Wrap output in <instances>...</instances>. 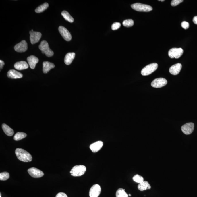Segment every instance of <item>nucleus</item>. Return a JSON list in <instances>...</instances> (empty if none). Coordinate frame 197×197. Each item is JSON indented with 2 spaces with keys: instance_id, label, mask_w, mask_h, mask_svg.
<instances>
[{
  "instance_id": "6e6552de",
  "label": "nucleus",
  "mask_w": 197,
  "mask_h": 197,
  "mask_svg": "<svg viewBox=\"0 0 197 197\" xmlns=\"http://www.w3.org/2000/svg\"><path fill=\"white\" fill-rule=\"evenodd\" d=\"M101 192V186L98 184L94 185L90 188L89 192L90 197H98Z\"/></svg>"
},
{
  "instance_id": "4468645a",
  "label": "nucleus",
  "mask_w": 197,
  "mask_h": 197,
  "mask_svg": "<svg viewBox=\"0 0 197 197\" xmlns=\"http://www.w3.org/2000/svg\"><path fill=\"white\" fill-rule=\"evenodd\" d=\"M103 143L101 141H98L91 144L90 148L93 153H96L98 152L103 146Z\"/></svg>"
},
{
  "instance_id": "7ed1b4c3",
  "label": "nucleus",
  "mask_w": 197,
  "mask_h": 197,
  "mask_svg": "<svg viewBox=\"0 0 197 197\" xmlns=\"http://www.w3.org/2000/svg\"><path fill=\"white\" fill-rule=\"evenodd\" d=\"M86 171V168L84 165H78L73 167L70 173L72 176L79 177L84 175Z\"/></svg>"
},
{
  "instance_id": "dca6fc26",
  "label": "nucleus",
  "mask_w": 197,
  "mask_h": 197,
  "mask_svg": "<svg viewBox=\"0 0 197 197\" xmlns=\"http://www.w3.org/2000/svg\"><path fill=\"white\" fill-rule=\"evenodd\" d=\"M7 76L8 78L11 79H20L22 78L23 75L16 70L11 69L8 72Z\"/></svg>"
},
{
  "instance_id": "f03ea898",
  "label": "nucleus",
  "mask_w": 197,
  "mask_h": 197,
  "mask_svg": "<svg viewBox=\"0 0 197 197\" xmlns=\"http://www.w3.org/2000/svg\"><path fill=\"white\" fill-rule=\"evenodd\" d=\"M39 48L43 54H45L48 57L53 56L54 52L50 49L48 43L47 41H42L39 46Z\"/></svg>"
},
{
  "instance_id": "5701e85b",
  "label": "nucleus",
  "mask_w": 197,
  "mask_h": 197,
  "mask_svg": "<svg viewBox=\"0 0 197 197\" xmlns=\"http://www.w3.org/2000/svg\"><path fill=\"white\" fill-rule=\"evenodd\" d=\"M61 15L66 21H68L70 23L74 22V19L70 15L68 12L66 11H63L61 13Z\"/></svg>"
},
{
  "instance_id": "9b49d317",
  "label": "nucleus",
  "mask_w": 197,
  "mask_h": 197,
  "mask_svg": "<svg viewBox=\"0 0 197 197\" xmlns=\"http://www.w3.org/2000/svg\"><path fill=\"white\" fill-rule=\"evenodd\" d=\"M28 173L32 177L38 178L42 177L44 173L41 170L35 168H31L28 170Z\"/></svg>"
},
{
  "instance_id": "6ab92c4d",
  "label": "nucleus",
  "mask_w": 197,
  "mask_h": 197,
  "mask_svg": "<svg viewBox=\"0 0 197 197\" xmlns=\"http://www.w3.org/2000/svg\"><path fill=\"white\" fill-rule=\"evenodd\" d=\"M55 65L53 63L48 61H45L43 63V72L44 74H47L51 69L54 68Z\"/></svg>"
},
{
  "instance_id": "a878e982",
  "label": "nucleus",
  "mask_w": 197,
  "mask_h": 197,
  "mask_svg": "<svg viewBox=\"0 0 197 197\" xmlns=\"http://www.w3.org/2000/svg\"><path fill=\"white\" fill-rule=\"evenodd\" d=\"M26 134L23 132H18L14 136V139L15 141H18L26 137Z\"/></svg>"
},
{
  "instance_id": "bb28decb",
  "label": "nucleus",
  "mask_w": 197,
  "mask_h": 197,
  "mask_svg": "<svg viewBox=\"0 0 197 197\" xmlns=\"http://www.w3.org/2000/svg\"><path fill=\"white\" fill-rule=\"evenodd\" d=\"M123 25L127 28H129L133 26L134 22L132 19H128L125 20L123 22Z\"/></svg>"
},
{
  "instance_id": "4c0bfd02",
  "label": "nucleus",
  "mask_w": 197,
  "mask_h": 197,
  "mask_svg": "<svg viewBox=\"0 0 197 197\" xmlns=\"http://www.w3.org/2000/svg\"><path fill=\"white\" fill-rule=\"evenodd\" d=\"M32 32H33V31H34L33 30V29H32Z\"/></svg>"
},
{
  "instance_id": "c85d7f7f",
  "label": "nucleus",
  "mask_w": 197,
  "mask_h": 197,
  "mask_svg": "<svg viewBox=\"0 0 197 197\" xmlns=\"http://www.w3.org/2000/svg\"><path fill=\"white\" fill-rule=\"evenodd\" d=\"M9 177H10V175L8 172H3L0 173V180L1 181L7 180Z\"/></svg>"
},
{
  "instance_id": "c756f323",
  "label": "nucleus",
  "mask_w": 197,
  "mask_h": 197,
  "mask_svg": "<svg viewBox=\"0 0 197 197\" xmlns=\"http://www.w3.org/2000/svg\"><path fill=\"white\" fill-rule=\"evenodd\" d=\"M121 26V24L119 22H115L112 25L111 28L113 30H117L119 29Z\"/></svg>"
},
{
  "instance_id": "20e7f679",
  "label": "nucleus",
  "mask_w": 197,
  "mask_h": 197,
  "mask_svg": "<svg viewBox=\"0 0 197 197\" xmlns=\"http://www.w3.org/2000/svg\"><path fill=\"white\" fill-rule=\"evenodd\" d=\"M131 7L136 11L148 12L153 10V8L149 5L140 3L132 4Z\"/></svg>"
},
{
  "instance_id": "473e14b6",
  "label": "nucleus",
  "mask_w": 197,
  "mask_h": 197,
  "mask_svg": "<svg viewBox=\"0 0 197 197\" xmlns=\"http://www.w3.org/2000/svg\"><path fill=\"white\" fill-rule=\"evenodd\" d=\"M56 197H68V196L64 193L60 192L56 195Z\"/></svg>"
},
{
  "instance_id": "a211bd4d",
  "label": "nucleus",
  "mask_w": 197,
  "mask_h": 197,
  "mask_svg": "<svg viewBox=\"0 0 197 197\" xmlns=\"http://www.w3.org/2000/svg\"><path fill=\"white\" fill-rule=\"evenodd\" d=\"M15 68L18 70H22L27 69L29 68V65L26 62L21 61L17 62L14 64Z\"/></svg>"
},
{
  "instance_id": "393cba45",
  "label": "nucleus",
  "mask_w": 197,
  "mask_h": 197,
  "mask_svg": "<svg viewBox=\"0 0 197 197\" xmlns=\"http://www.w3.org/2000/svg\"><path fill=\"white\" fill-rule=\"evenodd\" d=\"M116 197H128V195L125 191V190L122 188L118 189L116 192Z\"/></svg>"
},
{
  "instance_id": "1a4fd4ad",
  "label": "nucleus",
  "mask_w": 197,
  "mask_h": 197,
  "mask_svg": "<svg viewBox=\"0 0 197 197\" xmlns=\"http://www.w3.org/2000/svg\"><path fill=\"white\" fill-rule=\"evenodd\" d=\"M59 31L62 37L65 41H71L72 39L71 35L66 28L63 26H59Z\"/></svg>"
},
{
  "instance_id": "f257e3e1",
  "label": "nucleus",
  "mask_w": 197,
  "mask_h": 197,
  "mask_svg": "<svg viewBox=\"0 0 197 197\" xmlns=\"http://www.w3.org/2000/svg\"><path fill=\"white\" fill-rule=\"evenodd\" d=\"M15 153L18 159L21 161L24 162H29L32 161V156L25 150L17 148L16 150Z\"/></svg>"
},
{
  "instance_id": "ddd939ff",
  "label": "nucleus",
  "mask_w": 197,
  "mask_h": 197,
  "mask_svg": "<svg viewBox=\"0 0 197 197\" xmlns=\"http://www.w3.org/2000/svg\"><path fill=\"white\" fill-rule=\"evenodd\" d=\"M30 41L31 44H34L38 42L41 39L42 34L41 33L39 32H32L30 31Z\"/></svg>"
},
{
  "instance_id": "39448f33",
  "label": "nucleus",
  "mask_w": 197,
  "mask_h": 197,
  "mask_svg": "<svg viewBox=\"0 0 197 197\" xmlns=\"http://www.w3.org/2000/svg\"><path fill=\"white\" fill-rule=\"evenodd\" d=\"M157 64L153 63L146 66L142 70L141 74L143 76H147L150 75L152 73L156 71L158 68Z\"/></svg>"
},
{
  "instance_id": "aec40b11",
  "label": "nucleus",
  "mask_w": 197,
  "mask_h": 197,
  "mask_svg": "<svg viewBox=\"0 0 197 197\" xmlns=\"http://www.w3.org/2000/svg\"><path fill=\"white\" fill-rule=\"evenodd\" d=\"M75 53H69L66 55L64 58V63L67 65H69L72 63L75 59Z\"/></svg>"
},
{
  "instance_id": "0eeeda50",
  "label": "nucleus",
  "mask_w": 197,
  "mask_h": 197,
  "mask_svg": "<svg viewBox=\"0 0 197 197\" xmlns=\"http://www.w3.org/2000/svg\"><path fill=\"white\" fill-rule=\"evenodd\" d=\"M167 82V80L164 78H157L151 83V86L153 87L160 88L166 86Z\"/></svg>"
},
{
  "instance_id": "72a5a7b5",
  "label": "nucleus",
  "mask_w": 197,
  "mask_h": 197,
  "mask_svg": "<svg viewBox=\"0 0 197 197\" xmlns=\"http://www.w3.org/2000/svg\"><path fill=\"white\" fill-rule=\"evenodd\" d=\"M5 65V63L2 60H0V68H1V70L3 68L4 65Z\"/></svg>"
},
{
  "instance_id": "e433bc0d",
  "label": "nucleus",
  "mask_w": 197,
  "mask_h": 197,
  "mask_svg": "<svg viewBox=\"0 0 197 197\" xmlns=\"http://www.w3.org/2000/svg\"><path fill=\"white\" fill-rule=\"evenodd\" d=\"M129 196H131V195L130 194H129Z\"/></svg>"
},
{
  "instance_id": "f8f14e48",
  "label": "nucleus",
  "mask_w": 197,
  "mask_h": 197,
  "mask_svg": "<svg viewBox=\"0 0 197 197\" xmlns=\"http://www.w3.org/2000/svg\"><path fill=\"white\" fill-rule=\"evenodd\" d=\"M194 124L192 122L188 123L181 127L182 132L185 134L190 135L194 131Z\"/></svg>"
},
{
  "instance_id": "f704fd0d",
  "label": "nucleus",
  "mask_w": 197,
  "mask_h": 197,
  "mask_svg": "<svg viewBox=\"0 0 197 197\" xmlns=\"http://www.w3.org/2000/svg\"><path fill=\"white\" fill-rule=\"evenodd\" d=\"M193 21L194 24H195L196 25H197V16H195L194 17L193 19Z\"/></svg>"
},
{
  "instance_id": "58836bf2",
  "label": "nucleus",
  "mask_w": 197,
  "mask_h": 197,
  "mask_svg": "<svg viewBox=\"0 0 197 197\" xmlns=\"http://www.w3.org/2000/svg\"><path fill=\"white\" fill-rule=\"evenodd\" d=\"M0 196H1V195H0Z\"/></svg>"
},
{
  "instance_id": "9d476101",
  "label": "nucleus",
  "mask_w": 197,
  "mask_h": 197,
  "mask_svg": "<svg viewBox=\"0 0 197 197\" xmlns=\"http://www.w3.org/2000/svg\"><path fill=\"white\" fill-rule=\"evenodd\" d=\"M28 48V44L26 41L23 40L16 44L14 47L15 50L18 52L22 53L26 52Z\"/></svg>"
},
{
  "instance_id": "b1692460",
  "label": "nucleus",
  "mask_w": 197,
  "mask_h": 197,
  "mask_svg": "<svg viewBox=\"0 0 197 197\" xmlns=\"http://www.w3.org/2000/svg\"><path fill=\"white\" fill-rule=\"evenodd\" d=\"M49 4L48 3H45L43 5H40L35 10L36 13H40L44 11L48 7Z\"/></svg>"
},
{
  "instance_id": "f3484780",
  "label": "nucleus",
  "mask_w": 197,
  "mask_h": 197,
  "mask_svg": "<svg viewBox=\"0 0 197 197\" xmlns=\"http://www.w3.org/2000/svg\"><path fill=\"white\" fill-rule=\"evenodd\" d=\"M182 68V65L178 63L171 66L169 69V71L173 75H176L180 73Z\"/></svg>"
},
{
  "instance_id": "2eb2a0df",
  "label": "nucleus",
  "mask_w": 197,
  "mask_h": 197,
  "mask_svg": "<svg viewBox=\"0 0 197 197\" xmlns=\"http://www.w3.org/2000/svg\"><path fill=\"white\" fill-rule=\"evenodd\" d=\"M27 61L30 68L32 69H34L36 64L38 63L39 59L36 57L31 56L27 58Z\"/></svg>"
},
{
  "instance_id": "7c9ffc66",
  "label": "nucleus",
  "mask_w": 197,
  "mask_h": 197,
  "mask_svg": "<svg viewBox=\"0 0 197 197\" xmlns=\"http://www.w3.org/2000/svg\"><path fill=\"white\" fill-rule=\"evenodd\" d=\"M183 2V0H173L171 1V5L172 6H176Z\"/></svg>"
},
{
  "instance_id": "412c9836",
  "label": "nucleus",
  "mask_w": 197,
  "mask_h": 197,
  "mask_svg": "<svg viewBox=\"0 0 197 197\" xmlns=\"http://www.w3.org/2000/svg\"><path fill=\"white\" fill-rule=\"evenodd\" d=\"M3 130L7 135L9 136H11L14 134V132L13 129L10 128L5 124H3L2 125Z\"/></svg>"
},
{
  "instance_id": "2f4dec72",
  "label": "nucleus",
  "mask_w": 197,
  "mask_h": 197,
  "mask_svg": "<svg viewBox=\"0 0 197 197\" xmlns=\"http://www.w3.org/2000/svg\"><path fill=\"white\" fill-rule=\"evenodd\" d=\"M181 26L182 28L185 29H187L189 28V24L186 21H183L181 23Z\"/></svg>"
},
{
  "instance_id": "cd10ccee",
  "label": "nucleus",
  "mask_w": 197,
  "mask_h": 197,
  "mask_svg": "<svg viewBox=\"0 0 197 197\" xmlns=\"http://www.w3.org/2000/svg\"><path fill=\"white\" fill-rule=\"evenodd\" d=\"M133 179L134 181L139 184L141 183L144 181V178L138 174L133 177Z\"/></svg>"
},
{
  "instance_id": "423d86ee",
  "label": "nucleus",
  "mask_w": 197,
  "mask_h": 197,
  "mask_svg": "<svg viewBox=\"0 0 197 197\" xmlns=\"http://www.w3.org/2000/svg\"><path fill=\"white\" fill-rule=\"evenodd\" d=\"M183 52L181 48H173L169 51L168 56L171 58L178 59L183 54Z\"/></svg>"
},
{
  "instance_id": "4be33fe9",
  "label": "nucleus",
  "mask_w": 197,
  "mask_h": 197,
  "mask_svg": "<svg viewBox=\"0 0 197 197\" xmlns=\"http://www.w3.org/2000/svg\"><path fill=\"white\" fill-rule=\"evenodd\" d=\"M138 188L140 191H144V190L150 189L151 187L148 181H144L138 185Z\"/></svg>"
},
{
  "instance_id": "c9c22d12",
  "label": "nucleus",
  "mask_w": 197,
  "mask_h": 197,
  "mask_svg": "<svg viewBox=\"0 0 197 197\" xmlns=\"http://www.w3.org/2000/svg\"><path fill=\"white\" fill-rule=\"evenodd\" d=\"M161 1V2H164V0H162V1H161V0H160V1Z\"/></svg>"
}]
</instances>
